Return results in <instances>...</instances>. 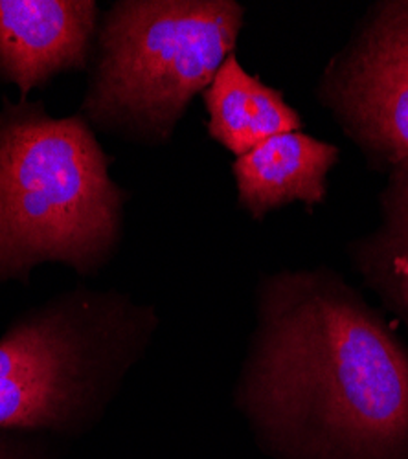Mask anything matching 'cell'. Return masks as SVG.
I'll return each instance as SVG.
<instances>
[{
    "instance_id": "cell-1",
    "label": "cell",
    "mask_w": 408,
    "mask_h": 459,
    "mask_svg": "<svg viewBox=\"0 0 408 459\" xmlns=\"http://www.w3.org/2000/svg\"><path fill=\"white\" fill-rule=\"evenodd\" d=\"M241 403L276 439L337 459L408 448V357L359 298L320 276L265 285Z\"/></svg>"
},
{
    "instance_id": "cell-2",
    "label": "cell",
    "mask_w": 408,
    "mask_h": 459,
    "mask_svg": "<svg viewBox=\"0 0 408 459\" xmlns=\"http://www.w3.org/2000/svg\"><path fill=\"white\" fill-rule=\"evenodd\" d=\"M92 126L54 118L41 100L4 101L0 110V283L26 281L41 263L80 274L115 254L124 224V189Z\"/></svg>"
},
{
    "instance_id": "cell-3",
    "label": "cell",
    "mask_w": 408,
    "mask_h": 459,
    "mask_svg": "<svg viewBox=\"0 0 408 459\" xmlns=\"http://www.w3.org/2000/svg\"><path fill=\"white\" fill-rule=\"evenodd\" d=\"M243 8L232 0H120L100 19L82 117L126 140L168 142L234 54Z\"/></svg>"
},
{
    "instance_id": "cell-4",
    "label": "cell",
    "mask_w": 408,
    "mask_h": 459,
    "mask_svg": "<svg viewBox=\"0 0 408 459\" xmlns=\"http://www.w3.org/2000/svg\"><path fill=\"white\" fill-rule=\"evenodd\" d=\"M145 316L113 294L70 292L0 338V429H63L98 408L133 362Z\"/></svg>"
},
{
    "instance_id": "cell-5",
    "label": "cell",
    "mask_w": 408,
    "mask_h": 459,
    "mask_svg": "<svg viewBox=\"0 0 408 459\" xmlns=\"http://www.w3.org/2000/svg\"><path fill=\"white\" fill-rule=\"evenodd\" d=\"M331 89L352 133L408 169V0L381 4Z\"/></svg>"
},
{
    "instance_id": "cell-6",
    "label": "cell",
    "mask_w": 408,
    "mask_h": 459,
    "mask_svg": "<svg viewBox=\"0 0 408 459\" xmlns=\"http://www.w3.org/2000/svg\"><path fill=\"white\" fill-rule=\"evenodd\" d=\"M100 19L94 0H0V80L26 101L56 75L85 70Z\"/></svg>"
},
{
    "instance_id": "cell-7",
    "label": "cell",
    "mask_w": 408,
    "mask_h": 459,
    "mask_svg": "<svg viewBox=\"0 0 408 459\" xmlns=\"http://www.w3.org/2000/svg\"><path fill=\"white\" fill-rule=\"evenodd\" d=\"M339 159V149L302 133L276 134L238 157L236 177L241 206L256 219L292 201L320 203L326 175Z\"/></svg>"
},
{
    "instance_id": "cell-8",
    "label": "cell",
    "mask_w": 408,
    "mask_h": 459,
    "mask_svg": "<svg viewBox=\"0 0 408 459\" xmlns=\"http://www.w3.org/2000/svg\"><path fill=\"white\" fill-rule=\"evenodd\" d=\"M203 100L210 114V136L236 157L276 134L300 129L299 114L283 101L282 92L250 75L236 54L221 65Z\"/></svg>"
},
{
    "instance_id": "cell-9",
    "label": "cell",
    "mask_w": 408,
    "mask_h": 459,
    "mask_svg": "<svg viewBox=\"0 0 408 459\" xmlns=\"http://www.w3.org/2000/svg\"><path fill=\"white\" fill-rule=\"evenodd\" d=\"M386 230L376 243L372 273L408 313V169L399 168L385 199Z\"/></svg>"
},
{
    "instance_id": "cell-10",
    "label": "cell",
    "mask_w": 408,
    "mask_h": 459,
    "mask_svg": "<svg viewBox=\"0 0 408 459\" xmlns=\"http://www.w3.org/2000/svg\"><path fill=\"white\" fill-rule=\"evenodd\" d=\"M0 459H3V457H0Z\"/></svg>"
}]
</instances>
